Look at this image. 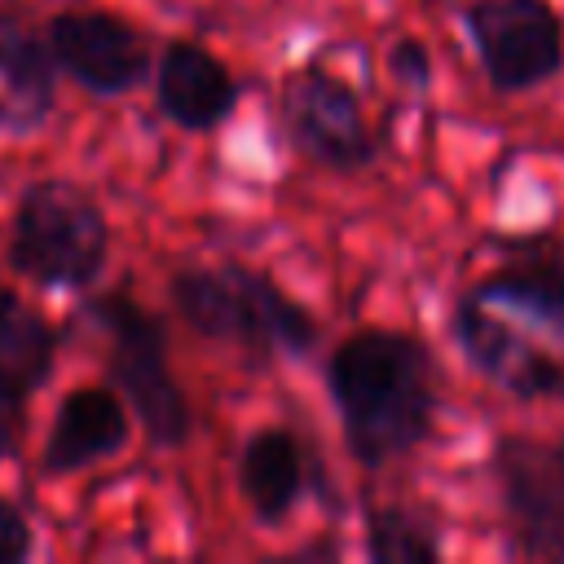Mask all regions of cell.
I'll use <instances>...</instances> for the list:
<instances>
[{
  "mask_svg": "<svg viewBox=\"0 0 564 564\" xmlns=\"http://www.w3.org/2000/svg\"><path fill=\"white\" fill-rule=\"evenodd\" d=\"M463 26L498 93H529L564 66V22L551 0H471Z\"/></svg>",
  "mask_w": 564,
  "mask_h": 564,
  "instance_id": "obj_7",
  "label": "cell"
},
{
  "mask_svg": "<svg viewBox=\"0 0 564 564\" xmlns=\"http://www.w3.org/2000/svg\"><path fill=\"white\" fill-rule=\"evenodd\" d=\"M467 366L516 401H564V264L524 251L480 273L449 317Z\"/></svg>",
  "mask_w": 564,
  "mask_h": 564,
  "instance_id": "obj_1",
  "label": "cell"
},
{
  "mask_svg": "<svg viewBox=\"0 0 564 564\" xmlns=\"http://www.w3.org/2000/svg\"><path fill=\"white\" fill-rule=\"evenodd\" d=\"M31 546H35V538H31L26 516H22L9 498H0V564H18V560H26Z\"/></svg>",
  "mask_w": 564,
  "mask_h": 564,
  "instance_id": "obj_17",
  "label": "cell"
},
{
  "mask_svg": "<svg viewBox=\"0 0 564 564\" xmlns=\"http://www.w3.org/2000/svg\"><path fill=\"white\" fill-rule=\"evenodd\" d=\"M132 441V405L115 383H84L70 388L48 423L40 471L44 476H70L84 467H97L115 454H123Z\"/></svg>",
  "mask_w": 564,
  "mask_h": 564,
  "instance_id": "obj_11",
  "label": "cell"
},
{
  "mask_svg": "<svg viewBox=\"0 0 564 564\" xmlns=\"http://www.w3.org/2000/svg\"><path fill=\"white\" fill-rule=\"evenodd\" d=\"M57 344V326L13 286H0V463L22 445L26 401L53 379Z\"/></svg>",
  "mask_w": 564,
  "mask_h": 564,
  "instance_id": "obj_10",
  "label": "cell"
},
{
  "mask_svg": "<svg viewBox=\"0 0 564 564\" xmlns=\"http://www.w3.org/2000/svg\"><path fill=\"white\" fill-rule=\"evenodd\" d=\"M326 392L344 449L366 471L414 454L436 427V361L410 330L361 326L344 335L326 357Z\"/></svg>",
  "mask_w": 564,
  "mask_h": 564,
  "instance_id": "obj_2",
  "label": "cell"
},
{
  "mask_svg": "<svg viewBox=\"0 0 564 564\" xmlns=\"http://www.w3.org/2000/svg\"><path fill=\"white\" fill-rule=\"evenodd\" d=\"M278 119L291 150L335 176L366 172L379 159V137L366 123L357 88L322 62H304L282 79Z\"/></svg>",
  "mask_w": 564,
  "mask_h": 564,
  "instance_id": "obj_6",
  "label": "cell"
},
{
  "mask_svg": "<svg viewBox=\"0 0 564 564\" xmlns=\"http://www.w3.org/2000/svg\"><path fill=\"white\" fill-rule=\"evenodd\" d=\"M110 220L70 176L31 181L9 220L4 264L35 291H88L110 260Z\"/></svg>",
  "mask_w": 564,
  "mask_h": 564,
  "instance_id": "obj_4",
  "label": "cell"
},
{
  "mask_svg": "<svg viewBox=\"0 0 564 564\" xmlns=\"http://www.w3.org/2000/svg\"><path fill=\"white\" fill-rule=\"evenodd\" d=\"M388 70H392L397 84H405L414 93H427V84H432V53H427V44L414 40V35H397L388 44Z\"/></svg>",
  "mask_w": 564,
  "mask_h": 564,
  "instance_id": "obj_16",
  "label": "cell"
},
{
  "mask_svg": "<svg viewBox=\"0 0 564 564\" xmlns=\"http://www.w3.org/2000/svg\"><path fill=\"white\" fill-rule=\"evenodd\" d=\"M57 57L31 31H0V132L35 137L57 106Z\"/></svg>",
  "mask_w": 564,
  "mask_h": 564,
  "instance_id": "obj_14",
  "label": "cell"
},
{
  "mask_svg": "<svg viewBox=\"0 0 564 564\" xmlns=\"http://www.w3.org/2000/svg\"><path fill=\"white\" fill-rule=\"evenodd\" d=\"M79 317H88L101 330L106 379L132 405V419L141 423L145 441L154 449H181L194 432V410H189L185 388L167 361V348H172L167 322L123 291L93 295L79 308Z\"/></svg>",
  "mask_w": 564,
  "mask_h": 564,
  "instance_id": "obj_5",
  "label": "cell"
},
{
  "mask_svg": "<svg viewBox=\"0 0 564 564\" xmlns=\"http://www.w3.org/2000/svg\"><path fill=\"white\" fill-rule=\"evenodd\" d=\"M44 40L70 84L88 97H128L154 75V48L141 26L110 9H62L48 18Z\"/></svg>",
  "mask_w": 564,
  "mask_h": 564,
  "instance_id": "obj_8",
  "label": "cell"
},
{
  "mask_svg": "<svg viewBox=\"0 0 564 564\" xmlns=\"http://www.w3.org/2000/svg\"><path fill=\"white\" fill-rule=\"evenodd\" d=\"M441 533L405 502H379L366 511V555L375 564H436Z\"/></svg>",
  "mask_w": 564,
  "mask_h": 564,
  "instance_id": "obj_15",
  "label": "cell"
},
{
  "mask_svg": "<svg viewBox=\"0 0 564 564\" xmlns=\"http://www.w3.org/2000/svg\"><path fill=\"white\" fill-rule=\"evenodd\" d=\"M494 476L511 516V551L529 560H564V436H502Z\"/></svg>",
  "mask_w": 564,
  "mask_h": 564,
  "instance_id": "obj_9",
  "label": "cell"
},
{
  "mask_svg": "<svg viewBox=\"0 0 564 564\" xmlns=\"http://www.w3.org/2000/svg\"><path fill=\"white\" fill-rule=\"evenodd\" d=\"M304 445L291 427H256L238 449V494L260 524H282L304 498Z\"/></svg>",
  "mask_w": 564,
  "mask_h": 564,
  "instance_id": "obj_13",
  "label": "cell"
},
{
  "mask_svg": "<svg viewBox=\"0 0 564 564\" xmlns=\"http://www.w3.org/2000/svg\"><path fill=\"white\" fill-rule=\"evenodd\" d=\"M234 70L198 40H167L154 62V101L181 132H216L238 110Z\"/></svg>",
  "mask_w": 564,
  "mask_h": 564,
  "instance_id": "obj_12",
  "label": "cell"
},
{
  "mask_svg": "<svg viewBox=\"0 0 564 564\" xmlns=\"http://www.w3.org/2000/svg\"><path fill=\"white\" fill-rule=\"evenodd\" d=\"M167 300L176 317L216 344H234L256 366L273 357H308L317 348V317L286 295L269 273L220 260V264H185L167 282Z\"/></svg>",
  "mask_w": 564,
  "mask_h": 564,
  "instance_id": "obj_3",
  "label": "cell"
}]
</instances>
